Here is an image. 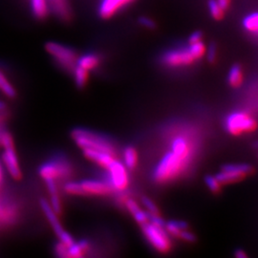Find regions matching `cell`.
<instances>
[{
    "instance_id": "1",
    "label": "cell",
    "mask_w": 258,
    "mask_h": 258,
    "mask_svg": "<svg viewBox=\"0 0 258 258\" xmlns=\"http://www.w3.org/2000/svg\"><path fill=\"white\" fill-rule=\"evenodd\" d=\"M188 161V158L169 150L157 164L153 177L159 183L168 182L176 178L184 170Z\"/></svg>"
},
{
    "instance_id": "2",
    "label": "cell",
    "mask_w": 258,
    "mask_h": 258,
    "mask_svg": "<svg viewBox=\"0 0 258 258\" xmlns=\"http://www.w3.org/2000/svg\"><path fill=\"white\" fill-rule=\"evenodd\" d=\"M75 144L82 149H96L115 155V147L110 139L90 129L75 128L71 132Z\"/></svg>"
},
{
    "instance_id": "3",
    "label": "cell",
    "mask_w": 258,
    "mask_h": 258,
    "mask_svg": "<svg viewBox=\"0 0 258 258\" xmlns=\"http://www.w3.org/2000/svg\"><path fill=\"white\" fill-rule=\"evenodd\" d=\"M0 145L4 148V151L1 155L2 163L8 171L10 176L15 179L19 180L22 177V171L19 165V157L17 154L14 140L12 135L7 131L0 132Z\"/></svg>"
},
{
    "instance_id": "4",
    "label": "cell",
    "mask_w": 258,
    "mask_h": 258,
    "mask_svg": "<svg viewBox=\"0 0 258 258\" xmlns=\"http://www.w3.org/2000/svg\"><path fill=\"white\" fill-rule=\"evenodd\" d=\"M256 127L257 122L255 119L244 111H234L225 120V128L233 136L252 132Z\"/></svg>"
},
{
    "instance_id": "5",
    "label": "cell",
    "mask_w": 258,
    "mask_h": 258,
    "mask_svg": "<svg viewBox=\"0 0 258 258\" xmlns=\"http://www.w3.org/2000/svg\"><path fill=\"white\" fill-rule=\"evenodd\" d=\"M45 50L55 59L58 66L72 73L79 57L73 48L55 41H48L45 44Z\"/></svg>"
},
{
    "instance_id": "6",
    "label": "cell",
    "mask_w": 258,
    "mask_h": 258,
    "mask_svg": "<svg viewBox=\"0 0 258 258\" xmlns=\"http://www.w3.org/2000/svg\"><path fill=\"white\" fill-rule=\"evenodd\" d=\"M142 230L146 238L154 249L163 253H166L170 250L171 240L165 228L159 227L148 221V223L142 225Z\"/></svg>"
},
{
    "instance_id": "7",
    "label": "cell",
    "mask_w": 258,
    "mask_h": 258,
    "mask_svg": "<svg viewBox=\"0 0 258 258\" xmlns=\"http://www.w3.org/2000/svg\"><path fill=\"white\" fill-rule=\"evenodd\" d=\"M39 205H40V208L44 213L47 220L49 222L50 226L52 227L53 231L55 232V235L58 237V241L61 242L62 244H64L65 246H67V247H69L71 244H73V242L75 241L73 236L63 229L62 224L59 221L58 215L52 209L49 201L42 198L39 201Z\"/></svg>"
},
{
    "instance_id": "8",
    "label": "cell",
    "mask_w": 258,
    "mask_h": 258,
    "mask_svg": "<svg viewBox=\"0 0 258 258\" xmlns=\"http://www.w3.org/2000/svg\"><path fill=\"white\" fill-rule=\"evenodd\" d=\"M253 172V167L248 164H230L223 166L216 174L220 184H232L239 182Z\"/></svg>"
},
{
    "instance_id": "9",
    "label": "cell",
    "mask_w": 258,
    "mask_h": 258,
    "mask_svg": "<svg viewBox=\"0 0 258 258\" xmlns=\"http://www.w3.org/2000/svg\"><path fill=\"white\" fill-rule=\"evenodd\" d=\"M106 181L109 183L113 190L123 191L129 184L128 169L122 162L115 159L107 168Z\"/></svg>"
},
{
    "instance_id": "10",
    "label": "cell",
    "mask_w": 258,
    "mask_h": 258,
    "mask_svg": "<svg viewBox=\"0 0 258 258\" xmlns=\"http://www.w3.org/2000/svg\"><path fill=\"white\" fill-rule=\"evenodd\" d=\"M162 61L164 64L169 67H179L192 64L195 59L186 46L167 51L163 55Z\"/></svg>"
},
{
    "instance_id": "11",
    "label": "cell",
    "mask_w": 258,
    "mask_h": 258,
    "mask_svg": "<svg viewBox=\"0 0 258 258\" xmlns=\"http://www.w3.org/2000/svg\"><path fill=\"white\" fill-rule=\"evenodd\" d=\"M69 173V167L64 163L57 161H48L38 168V174L44 181L48 179L56 180L59 178H64Z\"/></svg>"
},
{
    "instance_id": "12",
    "label": "cell",
    "mask_w": 258,
    "mask_h": 258,
    "mask_svg": "<svg viewBox=\"0 0 258 258\" xmlns=\"http://www.w3.org/2000/svg\"><path fill=\"white\" fill-rule=\"evenodd\" d=\"M83 194L85 195H94V196H105L109 195L113 191L109 183L105 180H97V179H85L80 181Z\"/></svg>"
},
{
    "instance_id": "13",
    "label": "cell",
    "mask_w": 258,
    "mask_h": 258,
    "mask_svg": "<svg viewBox=\"0 0 258 258\" xmlns=\"http://www.w3.org/2000/svg\"><path fill=\"white\" fill-rule=\"evenodd\" d=\"M136 0H101L99 6V16L102 19L113 18L120 10L125 8Z\"/></svg>"
},
{
    "instance_id": "14",
    "label": "cell",
    "mask_w": 258,
    "mask_h": 258,
    "mask_svg": "<svg viewBox=\"0 0 258 258\" xmlns=\"http://www.w3.org/2000/svg\"><path fill=\"white\" fill-rule=\"evenodd\" d=\"M48 4L50 11L61 21L68 22L72 20L73 10L69 0H48Z\"/></svg>"
},
{
    "instance_id": "15",
    "label": "cell",
    "mask_w": 258,
    "mask_h": 258,
    "mask_svg": "<svg viewBox=\"0 0 258 258\" xmlns=\"http://www.w3.org/2000/svg\"><path fill=\"white\" fill-rule=\"evenodd\" d=\"M83 153L87 160L102 166L103 168H107L116 159L114 154L96 150V149H90V148L83 149Z\"/></svg>"
},
{
    "instance_id": "16",
    "label": "cell",
    "mask_w": 258,
    "mask_h": 258,
    "mask_svg": "<svg viewBox=\"0 0 258 258\" xmlns=\"http://www.w3.org/2000/svg\"><path fill=\"white\" fill-rule=\"evenodd\" d=\"M45 184H46L47 190L50 195V201L49 203L51 205L52 209L55 211L57 215H61L63 212V207H62V202L60 199V196L58 194V188H57V184L55 180L53 179H48L45 180Z\"/></svg>"
},
{
    "instance_id": "17",
    "label": "cell",
    "mask_w": 258,
    "mask_h": 258,
    "mask_svg": "<svg viewBox=\"0 0 258 258\" xmlns=\"http://www.w3.org/2000/svg\"><path fill=\"white\" fill-rule=\"evenodd\" d=\"M125 207L128 210L130 214L132 215V217L134 218V220L140 224L141 226L149 221V213L142 210L140 205L135 200L128 198L125 201Z\"/></svg>"
},
{
    "instance_id": "18",
    "label": "cell",
    "mask_w": 258,
    "mask_h": 258,
    "mask_svg": "<svg viewBox=\"0 0 258 258\" xmlns=\"http://www.w3.org/2000/svg\"><path fill=\"white\" fill-rule=\"evenodd\" d=\"M101 63V56L96 53H86L78 57L77 64L80 65L87 71H92Z\"/></svg>"
},
{
    "instance_id": "19",
    "label": "cell",
    "mask_w": 258,
    "mask_h": 258,
    "mask_svg": "<svg viewBox=\"0 0 258 258\" xmlns=\"http://www.w3.org/2000/svg\"><path fill=\"white\" fill-rule=\"evenodd\" d=\"M89 250V243L86 240L74 241L69 247H67V257H83Z\"/></svg>"
},
{
    "instance_id": "20",
    "label": "cell",
    "mask_w": 258,
    "mask_h": 258,
    "mask_svg": "<svg viewBox=\"0 0 258 258\" xmlns=\"http://www.w3.org/2000/svg\"><path fill=\"white\" fill-rule=\"evenodd\" d=\"M30 2L34 17L40 20L46 19L50 13L48 0H30Z\"/></svg>"
},
{
    "instance_id": "21",
    "label": "cell",
    "mask_w": 258,
    "mask_h": 258,
    "mask_svg": "<svg viewBox=\"0 0 258 258\" xmlns=\"http://www.w3.org/2000/svg\"><path fill=\"white\" fill-rule=\"evenodd\" d=\"M0 92L9 99H15L18 94L13 83L10 82L7 76L1 69H0Z\"/></svg>"
},
{
    "instance_id": "22",
    "label": "cell",
    "mask_w": 258,
    "mask_h": 258,
    "mask_svg": "<svg viewBox=\"0 0 258 258\" xmlns=\"http://www.w3.org/2000/svg\"><path fill=\"white\" fill-rule=\"evenodd\" d=\"M72 74L74 77L75 84L79 89H83L87 85L89 81V71L77 64L72 71Z\"/></svg>"
},
{
    "instance_id": "23",
    "label": "cell",
    "mask_w": 258,
    "mask_h": 258,
    "mask_svg": "<svg viewBox=\"0 0 258 258\" xmlns=\"http://www.w3.org/2000/svg\"><path fill=\"white\" fill-rule=\"evenodd\" d=\"M122 159H123V165L126 166L128 170L134 169L137 164H138V153L136 148L133 147H127L124 148L122 153Z\"/></svg>"
},
{
    "instance_id": "24",
    "label": "cell",
    "mask_w": 258,
    "mask_h": 258,
    "mask_svg": "<svg viewBox=\"0 0 258 258\" xmlns=\"http://www.w3.org/2000/svg\"><path fill=\"white\" fill-rule=\"evenodd\" d=\"M243 28L250 34L258 37V12L246 16L242 21Z\"/></svg>"
},
{
    "instance_id": "25",
    "label": "cell",
    "mask_w": 258,
    "mask_h": 258,
    "mask_svg": "<svg viewBox=\"0 0 258 258\" xmlns=\"http://www.w3.org/2000/svg\"><path fill=\"white\" fill-rule=\"evenodd\" d=\"M228 83L232 87H238L243 83V71L240 65L231 66L228 74Z\"/></svg>"
},
{
    "instance_id": "26",
    "label": "cell",
    "mask_w": 258,
    "mask_h": 258,
    "mask_svg": "<svg viewBox=\"0 0 258 258\" xmlns=\"http://www.w3.org/2000/svg\"><path fill=\"white\" fill-rule=\"evenodd\" d=\"M187 223L184 221H176V220H171V221L166 222L165 229L166 231L170 233L173 236H179V234L187 229Z\"/></svg>"
},
{
    "instance_id": "27",
    "label": "cell",
    "mask_w": 258,
    "mask_h": 258,
    "mask_svg": "<svg viewBox=\"0 0 258 258\" xmlns=\"http://www.w3.org/2000/svg\"><path fill=\"white\" fill-rule=\"evenodd\" d=\"M188 50L190 52V54L192 55L195 60L200 59L206 53V46L204 45L202 40L195 42V43H188Z\"/></svg>"
},
{
    "instance_id": "28",
    "label": "cell",
    "mask_w": 258,
    "mask_h": 258,
    "mask_svg": "<svg viewBox=\"0 0 258 258\" xmlns=\"http://www.w3.org/2000/svg\"><path fill=\"white\" fill-rule=\"evenodd\" d=\"M64 191L69 195L74 196H84L83 188L80 182L77 181H70L64 184Z\"/></svg>"
},
{
    "instance_id": "29",
    "label": "cell",
    "mask_w": 258,
    "mask_h": 258,
    "mask_svg": "<svg viewBox=\"0 0 258 258\" xmlns=\"http://www.w3.org/2000/svg\"><path fill=\"white\" fill-rule=\"evenodd\" d=\"M205 184L213 194H218L221 190L222 184H220V182L217 180V178L215 176H206Z\"/></svg>"
},
{
    "instance_id": "30",
    "label": "cell",
    "mask_w": 258,
    "mask_h": 258,
    "mask_svg": "<svg viewBox=\"0 0 258 258\" xmlns=\"http://www.w3.org/2000/svg\"><path fill=\"white\" fill-rule=\"evenodd\" d=\"M209 11L212 18L214 19H221L224 17V10L217 3L216 0L209 1Z\"/></svg>"
},
{
    "instance_id": "31",
    "label": "cell",
    "mask_w": 258,
    "mask_h": 258,
    "mask_svg": "<svg viewBox=\"0 0 258 258\" xmlns=\"http://www.w3.org/2000/svg\"><path fill=\"white\" fill-rule=\"evenodd\" d=\"M142 204L147 209L149 214H159V209L157 208L156 204L154 203L149 197L147 196L142 197Z\"/></svg>"
},
{
    "instance_id": "32",
    "label": "cell",
    "mask_w": 258,
    "mask_h": 258,
    "mask_svg": "<svg viewBox=\"0 0 258 258\" xmlns=\"http://www.w3.org/2000/svg\"><path fill=\"white\" fill-rule=\"evenodd\" d=\"M205 55H207V58H208L209 62H214L215 59H216V55H217L216 46L214 44H211L208 49L206 48Z\"/></svg>"
},
{
    "instance_id": "33",
    "label": "cell",
    "mask_w": 258,
    "mask_h": 258,
    "mask_svg": "<svg viewBox=\"0 0 258 258\" xmlns=\"http://www.w3.org/2000/svg\"><path fill=\"white\" fill-rule=\"evenodd\" d=\"M55 251L57 256L67 257V246H65L64 244L59 241L57 244H55Z\"/></svg>"
},
{
    "instance_id": "34",
    "label": "cell",
    "mask_w": 258,
    "mask_h": 258,
    "mask_svg": "<svg viewBox=\"0 0 258 258\" xmlns=\"http://www.w3.org/2000/svg\"><path fill=\"white\" fill-rule=\"evenodd\" d=\"M139 23L143 26V27L147 28V29H154L155 28V22L153 21V19L148 18V17H142L139 19Z\"/></svg>"
},
{
    "instance_id": "35",
    "label": "cell",
    "mask_w": 258,
    "mask_h": 258,
    "mask_svg": "<svg viewBox=\"0 0 258 258\" xmlns=\"http://www.w3.org/2000/svg\"><path fill=\"white\" fill-rule=\"evenodd\" d=\"M149 222L162 228H165L166 225V221L159 214H149Z\"/></svg>"
},
{
    "instance_id": "36",
    "label": "cell",
    "mask_w": 258,
    "mask_h": 258,
    "mask_svg": "<svg viewBox=\"0 0 258 258\" xmlns=\"http://www.w3.org/2000/svg\"><path fill=\"white\" fill-rule=\"evenodd\" d=\"M178 237H180L181 239L186 241V242H190V243L194 242V241L196 240V237H195V235H194V233H192L191 231H188L187 229L182 231V232L179 234Z\"/></svg>"
},
{
    "instance_id": "37",
    "label": "cell",
    "mask_w": 258,
    "mask_h": 258,
    "mask_svg": "<svg viewBox=\"0 0 258 258\" xmlns=\"http://www.w3.org/2000/svg\"><path fill=\"white\" fill-rule=\"evenodd\" d=\"M202 40V34L200 32H194L188 37V43H195Z\"/></svg>"
},
{
    "instance_id": "38",
    "label": "cell",
    "mask_w": 258,
    "mask_h": 258,
    "mask_svg": "<svg viewBox=\"0 0 258 258\" xmlns=\"http://www.w3.org/2000/svg\"><path fill=\"white\" fill-rule=\"evenodd\" d=\"M216 1L221 6L222 9L224 10V11L228 9V7L230 6V3H231V0H216Z\"/></svg>"
},
{
    "instance_id": "39",
    "label": "cell",
    "mask_w": 258,
    "mask_h": 258,
    "mask_svg": "<svg viewBox=\"0 0 258 258\" xmlns=\"http://www.w3.org/2000/svg\"><path fill=\"white\" fill-rule=\"evenodd\" d=\"M234 255L237 258L248 257V254L243 249H236L235 252H234Z\"/></svg>"
},
{
    "instance_id": "40",
    "label": "cell",
    "mask_w": 258,
    "mask_h": 258,
    "mask_svg": "<svg viewBox=\"0 0 258 258\" xmlns=\"http://www.w3.org/2000/svg\"><path fill=\"white\" fill-rule=\"evenodd\" d=\"M5 108H6V103L0 101V112L5 110Z\"/></svg>"
},
{
    "instance_id": "41",
    "label": "cell",
    "mask_w": 258,
    "mask_h": 258,
    "mask_svg": "<svg viewBox=\"0 0 258 258\" xmlns=\"http://www.w3.org/2000/svg\"><path fill=\"white\" fill-rule=\"evenodd\" d=\"M2 180H3V168H2V165L0 162V184L2 183Z\"/></svg>"
}]
</instances>
